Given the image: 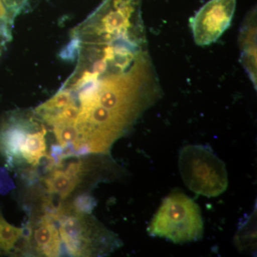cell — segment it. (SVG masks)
<instances>
[{"instance_id":"obj_6","label":"cell","mask_w":257,"mask_h":257,"mask_svg":"<svg viewBox=\"0 0 257 257\" xmlns=\"http://www.w3.org/2000/svg\"><path fill=\"white\" fill-rule=\"evenodd\" d=\"M46 133V130L43 126L41 131L27 134L20 152L22 156L32 165H38L42 157H47Z\"/></svg>"},{"instance_id":"obj_14","label":"cell","mask_w":257,"mask_h":257,"mask_svg":"<svg viewBox=\"0 0 257 257\" xmlns=\"http://www.w3.org/2000/svg\"><path fill=\"white\" fill-rule=\"evenodd\" d=\"M15 0H0V5L4 4L5 8V7L8 6L10 4L14 2Z\"/></svg>"},{"instance_id":"obj_12","label":"cell","mask_w":257,"mask_h":257,"mask_svg":"<svg viewBox=\"0 0 257 257\" xmlns=\"http://www.w3.org/2000/svg\"><path fill=\"white\" fill-rule=\"evenodd\" d=\"M84 170V167L82 162H72L69 164L65 172L72 179L80 182V177Z\"/></svg>"},{"instance_id":"obj_7","label":"cell","mask_w":257,"mask_h":257,"mask_svg":"<svg viewBox=\"0 0 257 257\" xmlns=\"http://www.w3.org/2000/svg\"><path fill=\"white\" fill-rule=\"evenodd\" d=\"M45 182L48 192L57 194L61 199L68 197L79 183V181L72 179L65 172L60 170H54Z\"/></svg>"},{"instance_id":"obj_11","label":"cell","mask_w":257,"mask_h":257,"mask_svg":"<svg viewBox=\"0 0 257 257\" xmlns=\"http://www.w3.org/2000/svg\"><path fill=\"white\" fill-rule=\"evenodd\" d=\"M52 167L59 168L62 166L63 160V147L60 145H54L51 147L50 155H47Z\"/></svg>"},{"instance_id":"obj_2","label":"cell","mask_w":257,"mask_h":257,"mask_svg":"<svg viewBox=\"0 0 257 257\" xmlns=\"http://www.w3.org/2000/svg\"><path fill=\"white\" fill-rule=\"evenodd\" d=\"M179 167L184 183L196 194L216 197L227 188L226 166L210 147H184L179 154Z\"/></svg>"},{"instance_id":"obj_10","label":"cell","mask_w":257,"mask_h":257,"mask_svg":"<svg viewBox=\"0 0 257 257\" xmlns=\"http://www.w3.org/2000/svg\"><path fill=\"white\" fill-rule=\"evenodd\" d=\"M96 205L94 198L87 194H83L76 197L73 202V209L76 214L84 215L92 213Z\"/></svg>"},{"instance_id":"obj_1","label":"cell","mask_w":257,"mask_h":257,"mask_svg":"<svg viewBox=\"0 0 257 257\" xmlns=\"http://www.w3.org/2000/svg\"><path fill=\"white\" fill-rule=\"evenodd\" d=\"M147 231L175 243L198 241L204 232L200 209L183 193H172L164 199Z\"/></svg>"},{"instance_id":"obj_9","label":"cell","mask_w":257,"mask_h":257,"mask_svg":"<svg viewBox=\"0 0 257 257\" xmlns=\"http://www.w3.org/2000/svg\"><path fill=\"white\" fill-rule=\"evenodd\" d=\"M53 131L59 145L62 147L74 145L79 140V131L72 124H59L53 126Z\"/></svg>"},{"instance_id":"obj_8","label":"cell","mask_w":257,"mask_h":257,"mask_svg":"<svg viewBox=\"0 0 257 257\" xmlns=\"http://www.w3.org/2000/svg\"><path fill=\"white\" fill-rule=\"evenodd\" d=\"M22 234V229L10 224L0 215V249L10 251Z\"/></svg>"},{"instance_id":"obj_5","label":"cell","mask_w":257,"mask_h":257,"mask_svg":"<svg viewBox=\"0 0 257 257\" xmlns=\"http://www.w3.org/2000/svg\"><path fill=\"white\" fill-rule=\"evenodd\" d=\"M28 123L23 120H10L0 132V147L8 156H22L23 146L28 131Z\"/></svg>"},{"instance_id":"obj_3","label":"cell","mask_w":257,"mask_h":257,"mask_svg":"<svg viewBox=\"0 0 257 257\" xmlns=\"http://www.w3.org/2000/svg\"><path fill=\"white\" fill-rule=\"evenodd\" d=\"M236 0H210L191 20L194 41L199 46L215 42L230 26Z\"/></svg>"},{"instance_id":"obj_4","label":"cell","mask_w":257,"mask_h":257,"mask_svg":"<svg viewBox=\"0 0 257 257\" xmlns=\"http://www.w3.org/2000/svg\"><path fill=\"white\" fill-rule=\"evenodd\" d=\"M37 250L47 256H60L62 239L55 222L47 216H42L41 224L34 231Z\"/></svg>"},{"instance_id":"obj_13","label":"cell","mask_w":257,"mask_h":257,"mask_svg":"<svg viewBox=\"0 0 257 257\" xmlns=\"http://www.w3.org/2000/svg\"><path fill=\"white\" fill-rule=\"evenodd\" d=\"M11 37V32L8 28L0 25V53L5 47L7 42L9 41Z\"/></svg>"}]
</instances>
